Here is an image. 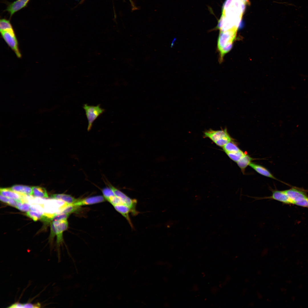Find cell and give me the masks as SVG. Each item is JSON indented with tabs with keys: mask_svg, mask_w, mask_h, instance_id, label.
Masks as SVG:
<instances>
[{
	"mask_svg": "<svg viewBox=\"0 0 308 308\" xmlns=\"http://www.w3.org/2000/svg\"><path fill=\"white\" fill-rule=\"evenodd\" d=\"M129 1L133 10H135L137 9V7L135 6L132 0H129Z\"/></svg>",
	"mask_w": 308,
	"mask_h": 308,
	"instance_id": "cell-34",
	"label": "cell"
},
{
	"mask_svg": "<svg viewBox=\"0 0 308 308\" xmlns=\"http://www.w3.org/2000/svg\"><path fill=\"white\" fill-rule=\"evenodd\" d=\"M233 0H226L224 2L222 7V12H224L231 5Z\"/></svg>",
	"mask_w": 308,
	"mask_h": 308,
	"instance_id": "cell-30",
	"label": "cell"
},
{
	"mask_svg": "<svg viewBox=\"0 0 308 308\" xmlns=\"http://www.w3.org/2000/svg\"><path fill=\"white\" fill-rule=\"evenodd\" d=\"M237 30L234 29L224 31H220L217 48L219 52L220 62L223 60L224 55L231 49L236 37Z\"/></svg>",
	"mask_w": 308,
	"mask_h": 308,
	"instance_id": "cell-1",
	"label": "cell"
},
{
	"mask_svg": "<svg viewBox=\"0 0 308 308\" xmlns=\"http://www.w3.org/2000/svg\"><path fill=\"white\" fill-rule=\"evenodd\" d=\"M1 35L5 41L15 53L18 58L21 57V54L18 47V42L13 29L1 32Z\"/></svg>",
	"mask_w": 308,
	"mask_h": 308,
	"instance_id": "cell-5",
	"label": "cell"
},
{
	"mask_svg": "<svg viewBox=\"0 0 308 308\" xmlns=\"http://www.w3.org/2000/svg\"><path fill=\"white\" fill-rule=\"evenodd\" d=\"M105 198L102 196L91 197L82 199H78L73 204L76 206L92 204L104 202Z\"/></svg>",
	"mask_w": 308,
	"mask_h": 308,
	"instance_id": "cell-10",
	"label": "cell"
},
{
	"mask_svg": "<svg viewBox=\"0 0 308 308\" xmlns=\"http://www.w3.org/2000/svg\"><path fill=\"white\" fill-rule=\"evenodd\" d=\"M40 307V304L38 303L35 304H32L30 303L23 304L19 302H16L13 303L8 307L12 308H39Z\"/></svg>",
	"mask_w": 308,
	"mask_h": 308,
	"instance_id": "cell-18",
	"label": "cell"
},
{
	"mask_svg": "<svg viewBox=\"0 0 308 308\" xmlns=\"http://www.w3.org/2000/svg\"><path fill=\"white\" fill-rule=\"evenodd\" d=\"M0 200L2 202L8 204L9 202V198L0 194Z\"/></svg>",
	"mask_w": 308,
	"mask_h": 308,
	"instance_id": "cell-33",
	"label": "cell"
},
{
	"mask_svg": "<svg viewBox=\"0 0 308 308\" xmlns=\"http://www.w3.org/2000/svg\"><path fill=\"white\" fill-rule=\"evenodd\" d=\"M13 29L12 25L9 20L1 19L0 20V32L8 30Z\"/></svg>",
	"mask_w": 308,
	"mask_h": 308,
	"instance_id": "cell-21",
	"label": "cell"
},
{
	"mask_svg": "<svg viewBox=\"0 0 308 308\" xmlns=\"http://www.w3.org/2000/svg\"><path fill=\"white\" fill-rule=\"evenodd\" d=\"M100 106V104L94 106L85 104L83 106L88 120L87 130L88 131L91 129L94 121L105 111V110Z\"/></svg>",
	"mask_w": 308,
	"mask_h": 308,
	"instance_id": "cell-3",
	"label": "cell"
},
{
	"mask_svg": "<svg viewBox=\"0 0 308 308\" xmlns=\"http://www.w3.org/2000/svg\"><path fill=\"white\" fill-rule=\"evenodd\" d=\"M284 191L293 201V204L296 202L302 200L308 197L306 191L303 189L296 187H293Z\"/></svg>",
	"mask_w": 308,
	"mask_h": 308,
	"instance_id": "cell-8",
	"label": "cell"
},
{
	"mask_svg": "<svg viewBox=\"0 0 308 308\" xmlns=\"http://www.w3.org/2000/svg\"><path fill=\"white\" fill-rule=\"evenodd\" d=\"M30 0H16L7 4L6 8L4 10L10 14V19L16 12L26 7Z\"/></svg>",
	"mask_w": 308,
	"mask_h": 308,
	"instance_id": "cell-9",
	"label": "cell"
},
{
	"mask_svg": "<svg viewBox=\"0 0 308 308\" xmlns=\"http://www.w3.org/2000/svg\"><path fill=\"white\" fill-rule=\"evenodd\" d=\"M294 204L303 207H308V197L302 200L295 202Z\"/></svg>",
	"mask_w": 308,
	"mask_h": 308,
	"instance_id": "cell-29",
	"label": "cell"
},
{
	"mask_svg": "<svg viewBox=\"0 0 308 308\" xmlns=\"http://www.w3.org/2000/svg\"><path fill=\"white\" fill-rule=\"evenodd\" d=\"M51 197L53 199L61 200L69 204H73L78 200L70 195L65 194H53Z\"/></svg>",
	"mask_w": 308,
	"mask_h": 308,
	"instance_id": "cell-15",
	"label": "cell"
},
{
	"mask_svg": "<svg viewBox=\"0 0 308 308\" xmlns=\"http://www.w3.org/2000/svg\"><path fill=\"white\" fill-rule=\"evenodd\" d=\"M10 188L14 191L23 194L29 195L33 194L32 187L28 186L15 185L13 186Z\"/></svg>",
	"mask_w": 308,
	"mask_h": 308,
	"instance_id": "cell-13",
	"label": "cell"
},
{
	"mask_svg": "<svg viewBox=\"0 0 308 308\" xmlns=\"http://www.w3.org/2000/svg\"><path fill=\"white\" fill-rule=\"evenodd\" d=\"M226 153L231 159L236 162L245 155L244 152L241 150L238 152Z\"/></svg>",
	"mask_w": 308,
	"mask_h": 308,
	"instance_id": "cell-23",
	"label": "cell"
},
{
	"mask_svg": "<svg viewBox=\"0 0 308 308\" xmlns=\"http://www.w3.org/2000/svg\"><path fill=\"white\" fill-rule=\"evenodd\" d=\"M17 208L23 212L29 211L30 205L26 201L23 199L17 200Z\"/></svg>",
	"mask_w": 308,
	"mask_h": 308,
	"instance_id": "cell-22",
	"label": "cell"
},
{
	"mask_svg": "<svg viewBox=\"0 0 308 308\" xmlns=\"http://www.w3.org/2000/svg\"><path fill=\"white\" fill-rule=\"evenodd\" d=\"M78 207L79 206H75L73 204H70L62 210L59 214L66 213L70 214L77 210Z\"/></svg>",
	"mask_w": 308,
	"mask_h": 308,
	"instance_id": "cell-24",
	"label": "cell"
},
{
	"mask_svg": "<svg viewBox=\"0 0 308 308\" xmlns=\"http://www.w3.org/2000/svg\"><path fill=\"white\" fill-rule=\"evenodd\" d=\"M26 215L27 216L32 219L34 221H36L39 219L46 221L48 220V218L46 216L41 215L33 211H29L27 212Z\"/></svg>",
	"mask_w": 308,
	"mask_h": 308,
	"instance_id": "cell-19",
	"label": "cell"
},
{
	"mask_svg": "<svg viewBox=\"0 0 308 308\" xmlns=\"http://www.w3.org/2000/svg\"><path fill=\"white\" fill-rule=\"evenodd\" d=\"M225 17V15L223 14H222V15L218 21L217 26V28L219 30H220L221 29Z\"/></svg>",
	"mask_w": 308,
	"mask_h": 308,
	"instance_id": "cell-31",
	"label": "cell"
},
{
	"mask_svg": "<svg viewBox=\"0 0 308 308\" xmlns=\"http://www.w3.org/2000/svg\"><path fill=\"white\" fill-rule=\"evenodd\" d=\"M222 147L223 150L226 153L236 152L240 150L232 141L226 144Z\"/></svg>",
	"mask_w": 308,
	"mask_h": 308,
	"instance_id": "cell-20",
	"label": "cell"
},
{
	"mask_svg": "<svg viewBox=\"0 0 308 308\" xmlns=\"http://www.w3.org/2000/svg\"><path fill=\"white\" fill-rule=\"evenodd\" d=\"M252 159L249 155H245L237 162L238 165L242 172H244L245 169L249 165Z\"/></svg>",
	"mask_w": 308,
	"mask_h": 308,
	"instance_id": "cell-16",
	"label": "cell"
},
{
	"mask_svg": "<svg viewBox=\"0 0 308 308\" xmlns=\"http://www.w3.org/2000/svg\"><path fill=\"white\" fill-rule=\"evenodd\" d=\"M31 210L42 215H44L45 212L43 207L42 205L38 204H33L30 205Z\"/></svg>",
	"mask_w": 308,
	"mask_h": 308,
	"instance_id": "cell-25",
	"label": "cell"
},
{
	"mask_svg": "<svg viewBox=\"0 0 308 308\" xmlns=\"http://www.w3.org/2000/svg\"><path fill=\"white\" fill-rule=\"evenodd\" d=\"M70 214L62 213L57 214L54 215L51 219L52 222L63 220H67Z\"/></svg>",
	"mask_w": 308,
	"mask_h": 308,
	"instance_id": "cell-28",
	"label": "cell"
},
{
	"mask_svg": "<svg viewBox=\"0 0 308 308\" xmlns=\"http://www.w3.org/2000/svg\"><path fill=\"white\" fill-rule=\"evenodd\" d=\"M68 223L67 220H63L52 222L51 224V238L55 235L57 236V245L59 246L63 241V232L67 230Z\"/></svg>",
	"mask_w": 308,
	"mask_h": 308,
	"instance_id": "cell-4",
	"label": "cell"
},
{
	"mask_svg": "<svg viewBox=\"0 0 308 308\" xmlns=\"http://www.w3.org/2000/svg\"><path fill=\"white\" fill-rule=\"evenodd\" d=\"M104 197L106 199L108 200L110 197L115 195L112 189L109 187L105 188L102 191Z\"/></svg>",
	"mask_w": 308,
	"mask_h": 308,
	"instance_id": "cell-26",
	"label": "cell"
},
{
	"mask_svg": "<svg viewBox=\"0 0 308 308\" xmlns=\"http://www.w3.org/2000/svg\"><path fill=\"white\" fill-rule=\"evenodd\" d=\"M107 200L113 206L122 204L125 205L121 198L115 195L110 197Z\"/></svg>",
	"mask_w": 308,
	"mask_h": 308,
	"instance_id": "cell-27",
	"label": "cell"
},
{
	"mask_svg": "<svg viewBox=\"0 0 308 308\" xmlns=\"http://www.w3.org/2000/svg\"><path fill=\"white\" fill-rule=\"evenodd\" d=\"M9 205L17 208V201L14 199L9 198L7 204Z\"/></svg>",
	"mask_w": 308,
	"mask_h": 308,
	"instance_id": "cell-32",
	"label": "cell"
},
{
	"mask_svg": "<svg viewBox=\"0 0 308 308\" xmlns=\"http://www.w3.org/2000/svg\"><path fill=\"white\" fill-rule=\"evenodd\" d=\"M0 194L7 198L16 200L23 199V194L11 190L10 188H1Z\"/></svg>",
	"mask_w": 308,
	"mask_h": 308,
	"instance_id": "cell-12",
	"label": "cell"
},
{
	"mask_svg": "<svg viewBox=\"0 0 308 308\" xmlns=\"http://www.w3.org/2000/svg\"><path fill=\"white\" fill-rule=\"evenodd\" d=\"M116 210L125 217L131 227L133 228V226L129 216V213H131L130 209L125 204H119L114 206Z\"/></svg>",
	"mask_w": 308,
	"mask_h": 308,
	"instance_id": "cell-11",
	"label": "cell"
},
{
	"mask_svg": "<svg viewBox=\"0 0 308 308\" xmlns=\"http://www.w3.org/2000/svg\"><path fill=\"white\" fill-rule=\"evenodd\" d=\"M255 198L256 200L270 199L276 200L284 204H293V201L290 198L284 191L273 190L272 191L271 195L270 196L256 197Z\"/></svg>",
	"mask_w": 308,
	"mask_h": 308,
	"instance_id": "cell-7",
	"label": "cell"
},
{
	"mask_svg": "<svg viewBox=\"0 0 308 308\" xmlns=\"http://www.w3.org/2000/svg\"><path fill=\"white\" fill-rule=\"evenodd\" d=\"M246 4L250 5V3L249 0H242Z\"/></svg>",
	"mask_w": 308,
	"mask_h": 308,
	"instance_id": "cell-35",
	"label": "cell"
},
{
	"mask_svg": "<svg viewBox=\"0 0 308 308\" xmlns=\"http://www.w3.org/2000/svg\"><path fill=\"white\" fill-rule=\"evenodd\" d=\"M249 165L260 174L273 179H276L269 171L264 167L252 163H251Z\"/></svg>",
	"mask_w": 308,
	"mask_h": 308,
	"instance_id": "cell-14",
	"label": "cell"
},
{
	"mask_svg": "<svg viewBox=\"0 0 308 308\" xmlns=\"http://www.w3.org/2000/svg\"><path fill=\"white\" fill-rule=\"evenodd\" d=\"M204 136L209 138L217 145L221 147L232 141L226 129L218 130L209 129L204 132Z\"/></svg>",
	"mask_w": 308,
	"mask_h": 308,
	"instance_id": "cell-2",
	"label": "cell"
},
{
	"mask_svg": "<svg viewBox=\"0 0 308 308\" xmlns=\"http://www.w3.org/2000/svg\"><path fill=\"white\" fill-rule=\"evenodd\" d=\"M33 195L36 197L47 198L48 193L46 189L42 187L34 186L32 187Z\"/></svg>",
	"mask_w": 308,
	"mask_h": 308,
	"instance_id": "cell-17",
	"label": "cell"
},
{
	"mask_svg": "<svg viewBox=\"0 0 308 308\" xmlns=\"http://www.w3.org/2000/svg\"><path fill=\"white\" fill-rule=\"evenodd\" d=\"M109 187L113 191L115 195L121 198L124 203L131 210V214L135 216L139 212L136 209L137 203V200L130 198L116 188L111 185H109Z\"/></svg>",
	"mask_w": 308,
	"mask_h": 308,
	"instance_id": "cell-6",
	"label": "cell"
}]
</instances>
